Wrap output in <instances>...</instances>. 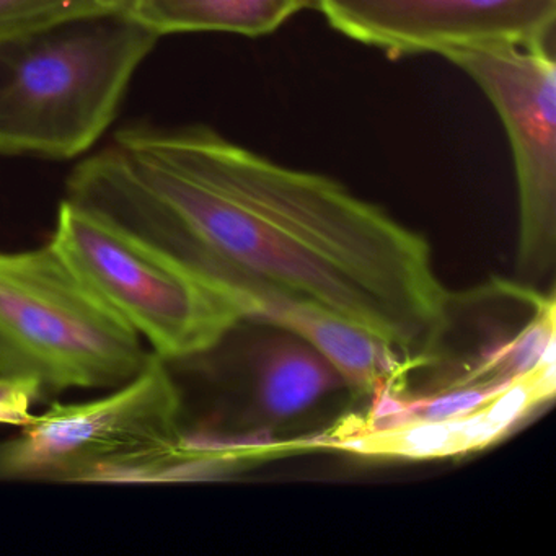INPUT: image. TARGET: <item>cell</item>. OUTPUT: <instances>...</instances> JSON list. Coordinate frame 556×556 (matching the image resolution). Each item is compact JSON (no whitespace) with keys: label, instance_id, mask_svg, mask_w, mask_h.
I'll use <instances>...</instances> for the list:
<instances>
[{"label":"cell","instance_id":"6da1fadb","mask_svg":"<svg viewBox=\"0 0 556 556\" xmlns=\"http://www.w3.org/2000/svg\"><path fill=\"white\" fill-rule=\"evenodd\" d=\"M64 201L232 292L311 302L421 364L451 294L428 240L334 178L276 164L207 126L122 129Z\"/></svg>","mask_w":556,"mask_h":556},{"label":"cell","instance_id":"ba28073f","mask_svg":"<svg viewBox=\"0 0 556 556\" xmlns=\"http://www.w3.org/2000/svg\"><path fill=\"white\" fill-rule=\"evenodd\" d=\"M555 395V356L483 405L435 421L343 426L315 444L386 458H438L480 451L504 438Z\"/></svg>","mask_w":556,"mask_h":556},{"label":"cell","instance_id":"5b68a950","mask_svg":"<svg viewBox=\"0 0 556 556\" xmlns=\"http://www.w3.org/2000/svg\"><path fill=\"white\" fill-rule=\"evenodd\" d=\"M50 243L165 363L211 353L245 320L232 292L67 201Z\"/></svg>","mask_w":556,"mask_h":556},{"label":"cell","instance_id":"3957f363","mask_svg":"<svg viewBox=\"0 0 556 556\" xmlns=\"http://www.w3.org/2000/svg\"><path fill=\"white\" fill-rule=\"evenodd\" d=\"M180 390L151 353L135 379L102 399L54 403L0 442V480L136 483L190 478L219 467L188 439Z\"/></svg>","mask_w":556,"mask_h":556},{"label":"cell","instance_id":"7c38bea8","mask_svg":"<svg viewBox=\"0 0 556 556\" xmlns=\"http://www.w3.org/2000/svg\"><path fill=\"white\" fill-rule=\"evenodd\" d=\"M100 11L99 0H0V37Z\"/></svg>","mask_w":556,"mask_h":556},{"label":"cell","instance_id":"277c9868","mask_svg":"<svg viewBox=\"0 0 556 556\" xmlns=\"http://www.w3.org/2000/svg\"><path fill=\"white\" fill-rule=\"evenodd\" d=\"M149 356L51 243L0 252V376L31 380L43 393L113 390Z\"/></svg>","mask_w":556,"mask_h":556},{"label":"cell","instance_id":"8992f818","mask_svg":"<svg viewBox=\"0 0 556 556\" xmlns=\"http://www.w3.org/2000/svg\"><path fill=\"white\" fill-rule=\"evenodd\" d=\"M478 87L509 139L519 200L516 281L553 289L556 266V63L546 45H488L442 54Z\"/></svg>","mask_w":556,"mask_h":556},{"label":"cell","instance_id":"52a82bcc","mask_svg":"<svg viewBox=\"0 0 556 556\" xmlns=\"http://www.w3.org/2000/svg\"><path fill=\"white\" fill-rule=\"evenodd\" d=\"M333 30L386 56L552 47L556 0H312Z\"/></svg>","mask_w":556,"mask_h":556},{"label":"cell","instance_id":"4fadbf2b","mask_svg":"<svg viewBox=\"0 0 556 556\" xmlns=\"http://www.w3.org/2000/svg\"><path fill=\"white\" fill-rule=\"evenodd\" d=\"M43 390L31 380L0 376V425L25 426L34 418L35 403Z\"/></svg>","mask_w":556,"mask_h":556},{"label":"cell","instance_id":"5bb4252c","mask_svg":"<svg viewBox=\"0 0 556 556\" xmlns=\"http://www.w3.org/2000/svg\"><path fill=\"white\" fill-rule=\"evenodd\" d=\"M141 0H99L102 11L116 12V14L135 15Z\"/></svg>","mask_w":556,"mask_h":556},{"label":"cell","instance_id":"30bf717a","mask_svg":"<svg viewBox=\"0 0 556 556\" xmlns=\"http://www.w3.org/2000/svg\"><path fill=\"white\" fill-rule=\"evenodd\" d=\"M245 320L291 331L343 377L350 392L387 395L413 364L369 331L311 302L275 294L239 295Z\"/></svg>","mask_w":556,"mask_h":556},{"label":"cell","instance_id":"7a4b0ae2","mask_svg":"<svg viewBox=\"0 0 556 556\" xmlns=\"http://www.w3.org/2000/svg\"><path fill=\"white\" fill-rule=\"evenodd\" d=\"M159 38L106 11L0 37V154L66 161L89 151Z\"/></svg>","mask_w":556,"mask_h":556},{"label":"cell","instance_id":"8fae6325","mask_svg":"<svg viewBox=\"0 0 556 556\" xmlns=\"http://www.w3.org/2000/svg\"><path fill=\"white\" fill-rule=\"evenodd\" d=\"M312 5V0H141L132 17L159 37L230 34L258 38L275 34Z\"/></svg>","mask_w":556,"mask_h":556},{"label":"cell","instance_id":"9c48e42d","mask_svg":"<svg viewBox=\"0 0 556 556\" xmlns=\"http://www.w3.org/2000/svg\"><path fill=\"white\" fill-rule=\"evenodd\" d=\"M252 324L256 330L250 333L243 356L240 413V428L247 435L295 425L348 389L338 370L298 334Z\"/></svg>","mask_w":556,"mask_h":556}]
</instances>
